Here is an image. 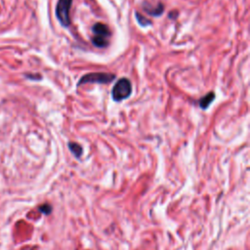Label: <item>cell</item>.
I'll list each match as a JSON object with an SVG mask.
<instances>
[{
	"mask_svg": "<svg viewBox=\"0 0 250 250\" xmlns=\"http://www.w3.org/2000/svg\"><path fill=\"white\" fill-rule=\"evenodd\" d=\"M92 30L94 32V37L92 42L96 47L105 48L108 45V37L111 36V30L107 25L102 23H97L93 25Z\"/></svg>",
	"mask_w": 250,
	"mask_h": 250,
	"instance_id": "1",
	"label": "cell"
},
{
	"mask_svg": "<svg viewBox=\"0 0 250 250\" xmlns=\"http://www.w3.org/2000/svg\"><path fill=\"white\" fill-rule=\"evenodd\" d=\"M131 93H132V85L128 78H120L118 80L115 85L113 86L112 91V96L113 101L115 102H120L127 98L130 97Z\"/></svg>",
	"mask_w": 250,
	"mask_h": 250,
	"instance_id": "2",
	"label": "cell"
},
{
	"mask_svg": "<svg viewBox=\"0 0 250 250\" xmlns=\"http://www.w3.org/2000/svg\"><path fill=\"white\" fill-rule=\"evenodd\" d=\"M115 79V75L112 73L106 72H92L83 75L80 80L78 81L77 86L82 84H88V83H98V84H108Z\"/></svg>",
	"mask_w": 250,
	"mask_h": 250,
	"instance_id": "3",
	"label": "cell"
},
{
	"mask_svg": "<svg viewBox=\"0 0 250 250\" xmlns=\"http://www.w3.org/2000/svg\"><path fill=\"white\" fill-rule=\"evenodd\" d=\"M72 0H59L56 6V17L59 20L60 24L65 28H68L71 25V11Z\"/></svg>",
	"mask_w": 250,
	"mask_h": 250,
	"instance_id": "4",
	"label": "cell"
},
{
	"mask_svg": "<svg viewBox=\"0 0 250 250\" xmlns=\"http://www.w3.org/2000/svg\"><path fill=\"white\" fill-rule=\"evenodd\" d=\"M214 99H215V93L214 92H209L208 94H206L204 97H202L199 100V107L202 109H206L211 105Z\"/></svg>",
	"mask_w": 250,
	"mask_h": 250,
	"instance_id": "5",
	"label": "cell"
},
{
	"mask_svg": "<svg viewBox=\"0 0 250 250\" xmlns=\"http://www.w3.org/2000/svg\"><path fill=\"white\" fill-rule=\"evenodd\" d=\"M144 10L146 11L148 14H150L152 16H160L162 13H163V10H164V6L162 5L161 3H159L158 5L156 7H151V6H144Z\"/></svg>",
	"mask_w": 250,
	"mask_h": 250,
	"instance_id": "6",
	"label": "cell"
},
{
	"mask_svg": "<svg viewBox=\"0 0 250 250\" xmlns=\"http://www.w3.org/2000/svg\"><path fill=\"white\" fill-rule=\"evenodd\" d=\"M68 148H69V151L72 152V155L75 157H77V158H79V157L82 155L83 148L79 144L71 142V143H68Z\"/></svg>",
	"mask_w": 250,
	"mask_h": 250,
	"instance_id": "7",
	"label": "cell"
},
{
	"mask_svg": "<svg viewBox=\"0 0 250 250\" xmlns=\"http://www.w3.org/2000/svg\"><path fill=\"white\" fill-rule=\"evenodd\" d=\"M136 18L138 19L139 24L142 25V27H147V25H151V21H148V19H146L143 15H140L138 12H136Z\"/></svg>",
	"mask_w": 250,
	"mask_h": 250,
	"instance_id": "8",
	"label": "cell"
},
{
	"mask_svg": "<svg viewBox=\"0 0 250 250\" xmlns=\"http://www.w3.org/2000/svg\"><path fill=\"white\" fill-rule=\"evenodd\" d=\"M38 210L44 215H49L52 212V206L48 203H45V204H42L41 206H39Z\"/></svg>",
	"mask_w": 250,
	"mask_h": 250,
	"instance_id": "9",
	"label": "cell"
}]
</instances>
